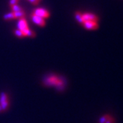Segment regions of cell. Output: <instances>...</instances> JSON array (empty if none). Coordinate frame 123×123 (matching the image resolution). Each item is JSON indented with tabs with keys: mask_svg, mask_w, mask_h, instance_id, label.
Instances as JSON below:
<instances>
[{
	"mask_svg": "<svg viewBox=\"0 0 123 123\" xmlns=\"http://www.w3.org/2000/svg\"><path fill=\"white\" fill-rule=\"evenodd\" d=\"M13 12L15 18H18V19L23 18H25V13L23 10L19 11V12Z\"/></svg>",
	"mask_w": 123,
	"mask_h": 123,
	"instance_id": "obj_12",
	"label": "cell"
},
{
	"mask_svg": "<svg viewBox=\"0 0 123 123\" xmlns=\"http://www.w3.org/2000/svg\"><path fill=\"white\" fill-rule=\"evenodd\" d=\"M33 14H35L38 17H40L43 18H47L49 17L50 16V14L49 12L48 11L46 10V9L44 8H36L35 10H33Z\"/></svg>",
	"mask_w": 123,
	"mask_h": 123,
	"instance_id": "obj_3",
	"label": "cell"
},
{
	"mask_svg": "<svg viewBox=\"0 0 123 123\" xmlns=\"http://www.w3.org/2000/svg\"><path fill=\"white\" fill-rule=\"evenodd\" d=\"M0 106L3 110V112L7 111L10 106V101L8 94L6 92H1L0 93Z\"/></svg>",
	"mask_w": 123,
	"mask_h": 123,
	"instance_id": "obj_2",
	"label": "cell"
},
{
	"mask_svg": "<svg viewBox=\"0 0 123 123\" xmlns=\"http://www.w3.org/2000/svg\"><path fill=\"white\" fill-rule=\"evenodd\" d=\"M83 25L88 30H94L98 28V23L95 21H86L83 23Z\"/></svg>",
	"mask_w": 123,
	"mask_h": 123,
	"instance_id": "obj_7",
	"label": "cell"
},
{
	"mask_svg": "<svg viewBox=\"0 0 123 123\" xmlns=\"http://www.w3.org/2000/svg\"><path fill=\"white\" fill-rule=\"evenodd\" d=\"M17 27L18 30H20L21 31H23L27 28H29L28 25H27V23L26 20L25 19V18H20L18 20V21L17 23Z\"/></svg>",
	"mask_w": 123,
	"mask_h": 123,
	"instance_id": "obj_8",
	"label": "cell"
},
{
	"mask_svg": "<svg viewBox=\"0 0 123 123\" xmlns=\"http://www.w3.org/2000/svg\"><path fill=\"white\" fill-rule=\"evenodd\" d=\"M10 7H11V9H12V12H19V11H22L23 10L22 7L17 4L11 6Z\"/></svg>",
	"mask_w": 123,
	"mask_h": 123,
	"instance_id": "obj_13",
	"label": "cell"
},
{
	"mask_svg": "<svg viewBox=\"0 0 123 123\" xmlns=\"http://www.w3.org/2000/svg\"><path fill=\"white\" fill-rule=\"evenodd\" d=\"M43 84L46 86L54 87L58 90H64L66 86V81L60 76L56 75H50L46 77L43 80Z\"/></svg>",
	"mask_w": 123,
	"mask_h": 123,
	"instance_id": "obj_1",
	"label": "cell"
},
{
	"mask_svg": "<svg viewBox=\"0 0 123 123\" xmlns=\"http://www.w3.org/2000/svg\"><path fill=\"white\" fill-rule=\"evenodd\" d=\"M3 112V110L1 109V106H0V113H2Z\"/></svg>",
	"mask_w": 123,
	"mask_h": 123,
	"instance_id": "obj_17",
	"label": "cell"
},
{
	"mask_svg": "<svg viewBox=\"0 0 123 123\" xmlns=\"http://www.w3.org/2000/svg\"><path fill=\"white\" fill-rule=\"evenodd\" d=\"M18 1V0H10L9 4H10V6H13V5H16L17 4Z\"/></svg>",
	"mask_w": 123,
	"mask_h": 123,
	"instance_id": "obj_15",
	"label": "cell"
},
{
	"mask_svg": "<svg viewBox=\"0 0 123 123\" xmlns=\"http://www.w3.org/2000/svg\"><path fill=\"white\" fill-rule=\"evenodd\" d=\"M31 18L32 21L35 24H36L37 25H39L40 27H44L45 25V24H46L44 18L40 17H38V16L35 15V14H32L31 15Z\"/></svg>",
	"mask_w": 123,
	"mask_h": 123,
	"instance_id": "obj_5",
	"label": "cell"
},
{
	"mask_svg": "<svg viewBox=\"0 0 123 123\" xmlns=\"http://www.w3.org/2000/svg\"><path fill=\"white\" fill-rule=\"evenodd\" d=\"M82 17H83L84 22H86V21H95V22H97L98 20L97 16L92 13L83 14Z\"/></svg>",
	"mask_w": 123,
	"mask_h": 123,
	"instance_id": "obj_6",
	"label": "cell"
},
{
	"mask_svg": "<svg viewBox=\"0 0 123 123\" xmlns=\"http://www.w3.org/2000/svg\"><path fill=\"white\" fill-rule=\"evenodd\" d=\"M37 1H38V2H40V0H37Z\"/></svg>",
	"mask_w": 123,
	"mask_h": 123,
	"instance_id": "obj_18",
	"label": "cell"
},
{
	"mask_svg": "<svg viewBox=\"0 0 123 123\" xmlns=\"http://www.w3.org/2000/svg\"><path fill=\"white\" fill-rule=\"evenodd\" d=\"M14 34L16 36H17L18 38H23V37H25V35H24V34L23 33V31L21 30H15L14 31Z\"/></svg>",
	"mask_w": 123,
	"mask_h": 123,
	"instance_id": "obj_14",
	"label": "cell"
},
{
	"mask_svg": "<svg viewBox=\"0 0 123 123\" xmlns=\"http://www.w3.org/2000/svg\"><path fill=\"white\" fill-rule=\"evenodd\" d=\"M23 33L24 34L25 36H27V37H30V38H34L36 36L35 32L34 31L31 30L29 28H27L25 30L22 31Z\"/></svg>",
	"mask_w": 123,
	"mask_h": 123,
	"instance_id": "obj_9",
	"label": "cell"
},
{
	"mask_svg": "<svg viewBox=\"0 0 123 123\" xmlns=\"http://www.w3.org/2000/svg\"><path fill=\"white\" fill-rule=\"evenodd\" d=\"M98 123H115V120L111 115L105 114L99 118Z\"/></svg>",
	"mask_w": 123,
	"mask_h": 123,
	"instance_id": "obj_4",
	"label": "cell"
},
{
	"mask_svg": "<svg viewBox=\"0 0 123 123\" xmlns=\"http://www.w3.org/2000/svg\"><path fill=\"white\" fill-rule=\"evenodd\" d=\"M82 15H83V14L80 12H76L75 14V17L76 18V20L81 24H83V23H84Z\"/></svg>",
	"mask_w": 123,
	"mask_h": 123,
	"instance_id": "obj_11",
	"label": "cell"
},
{
	"mask_svg": "<svg viewBox=\"0 0 123 123\" xmlns=\"http://www.w3.org/2000/svg\"><path fill=\"white\" fill-rule=\"evenodd\" d=\"M28 1L33 5H38L39 3L37 0H28Z\"/></svg>",
	"mask_w": 123,
	"mask_h": 123,
	"instance_id": "obj_16",
	"label": "cell"
},
{
	"mask_svg": "<svg viewBox=\"0 0 123 123\" xmlns=\"http://www.w3.org/2000/svg\"><path fill=\"white\" fill-rule=\"evenodd\" d=\"M3 18L6 21H10V20L15 19V17H14L13 12H8V13L5 14Z\"/></svg>",
	"mask_w": 123,
	"mask_h": 123,
	"instance_id": "obj_10",
	"label": "cell"
}]
</instances>
